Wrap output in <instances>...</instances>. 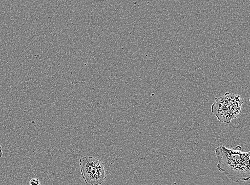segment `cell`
I'll return each instance as SVG.
<instances>
[{
	"label": "cell",
	"mask_w": 250,
	"mask_h": 185,
	"mask_svg": "<svg viewBox=\"0 0 250 185\" xmlns=\"http://www.w3.org/2000/svg\"><path fill=\"white\" fill-rule=\"evenodd\" d=\"M242 147L228 148L221 146L215 149L217 169L232 182H248L250 178V152L241 151Z\"/></svg>",
	"instance_id": "obj_1"
},
{
	"label": "cell",
	"mask_w": 250,
	"mask_h": 185,
	"mask_svg": "<svg viewBox=\"0 0 250 185\" xmlns=\"http://www.w3.org/2000/svg\"><path fill=\"white\" fill-rule=\"evenodd\" d=\"M243 104L239 95L226 92L224 95L215 98L211 112L220 122L230 124L241 113Z\"/></svg>",
	"instance_id": "obj_2"
},
{
	"label": "cell",
	"mask_w": 250,
	"mask_h": 185,
	"mask_svg": "<svg viewBox=\"0 0 250 185\" xmlns=\"http://www.w3.org/2000/svg\"><path fill=\"white\" fill-rule=\"evenodd\" d=\"M81 176L88 185H101L107 175L103 162L94 157H84L80 160Z\"/></svg>",
	"instance_id": "obj_3"
},
{
	"label": "cell",
	"mask_w": 250,
	"mask_h": 185,
	"mask_svg": "<svg viewBox=\"0 0 250 185\" xmlns=\"http://www.w3.org/2000/svg\"><path fill=\"white\" fill-rule=\"evenodd\" d=\"M30 185H40V182L39 179L37 178H33L30 181Z\"/></svg>",
	"instance_id": "obj_4"
},
{
	"label": "cell",
	"mask_w": 250,
	"mask_h": 185,
	"mask_svg": "<svg viewBox=\"0 0 250 185\" xmlns=\"http://www.w3.org/2000/svg\"><path fill=\"white\" fill-rule=\"evenodd\" d=\"M3 155V152L2 149V147L1 146V144H0V159L1 158Z\"/></svg>",
	"instance_id": "obj_5"
}]
</instances>
